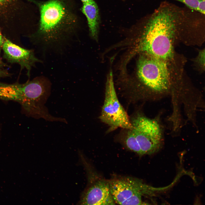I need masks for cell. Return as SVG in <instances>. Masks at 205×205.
<instances>
[{
	"instance_id": "obj_1",
	"label": "cell",
	"mask_w": 205,
	"mask_h": 205,
	"mask_svg": "<svg viewBox=\"0 0 205 205\" xmlns=\"http://www.w3.org/2000/svg\"><path fill=\"white\" fill-rule=\"evenodd\" d=\"M194 18L193 11L185 6L162 1L141 24L133 52L169 61L173 57V43L180 41Z\"/></svg>"
},
{
	"instance_id": "obj_2",
	"label": "cell",
	"mask_w": 205,
	"mask_h": 205,
	"mask_svg": "<svg viewBox=\"0 0 205 205\" xmlns=\"http://www.w3.org/2000/svg\"><path fill=\"white\" fill-rule=\"evenodd\" d=\"M40 20L36 35L44 52H62L77 35L80 18L71 0L38 3Z\"/></svg>"
},
{
	"instance_id": "obj_3",
	"label": "cell",
	"mask_w": 205,
	"mask_h": 205,
	"mask_svg": "<svg viewBox=\"0 0 205 205\" xmlns=\"http://www.w3.org/2000/svg\"><path fill=\"white\" fill-rule=\"evenodd\" d=\"M168 62L144 54L139 57L137 75L147 89L145 97L148 100L155 101L172 97L175 82L171 77Z\"/></svg>"
},
{
	"instance_id": "obj_4",
	"label": "cell",
	"mask_w": 205,
	"mask_h": 205,
	"mask_svg": "<svg viewBox=\"0 0 205 205\" xmlns=\"http://www.w3.org/2000/svg\"><path fill=\"white\" fill-rule=\"evenodd\" d=\"M133 132L143 155L158 151L163 144L164 130L160 116L153 118L139 114L131 120Z\"/></svg>"
},
{
	"instance_id": "obj_5",
	"label": "cell",
	"mask_w": 205,
	"mask_h": 205,
	"mask_svg": "<svg viewBox=\"0 0 205 205\" xmlns=\"http://www.w3.org/2000/svg\"><path fill=\"white\" fill-rule=\"evenodd\" d=\"M110 192L115 204L120 205H145L142 197L152 196L161 189L146 184L132 177H120L109 180Z\"/></svg>"
},
{
	"instance_id": "obj_6",
	"label": "cell",
	"mask_w": 205,
	"mask_h": 205,
	"mask_svg": "<svg viewBox=\"0 0 205 205\" xmlns=\"http://www.w3.org/2000/svg\"><path fill=\"white\" fill-rule=\"evenodd\" d=\"M100 119L109 126V131L119 128L127 130L132 128L131 120L117 97L111 70L107 76L105 98Z\"/></svg>"
},
{
	"instance_id": "obj_7",
	"label": "cell",
	"mask_w": 205,
	"mask_h": 205,
	"mask_svg": "<svg viewBox=\"0 0 205 205\" xmlns=\"http://www.w3.org/2000/svg\"><path fill=\"white\" fill-rule=\"evenodd\" d=\"M84 166L88 174V183L81 194L78 204H115L110 192L108 180L95 178L89 164H86Z\"/></svg>"
},
{
	"instance_id": "obj_8",
	"label": "cell",
	"mask_w": 205,
	"mask_h": 205,
	"mask_svg": "<svg viewBox=\"0 0 205 205\" xmlns=\"http://www.w3.org/2000/svg\"><path fill=\"white\" fill-rule=\"evenodd\" d=\"M2 48L5 58L10 62L18 63L21 68H25L28 76L32 67L35 66L36 63L43 62L35 56L32 50L22 48L5 38Z\"/></svg>"
},
{
	"instance_id": "obj_9",
	"label": "cell",
	"mask_w": 205,
	"mask_h": 205,
	"mask_svg": "<svg viewBox=\"0 0 205 205\" xmlns=\"http://www.w3.org/2000/svg\"><path fill=\"white\" fill-rule=\"evenodd\" d=\"M81 10L87 19L91 36L94 39L97 40L100 18L96 3L94 0L83 3Z\"/></svg>"
},
{
	"instance_id": "obj_10",
	"label": "cell",
	"mask_w": 205,
	"mask_h": 205,
	"mask_svg": "<svg viewBox=\"0 0 205 205\" xmlns=\"http://www.w3.org/2000/svg\"><path fill=\"white\" fill-rule=\"evenodd\" d=\"M128 130L124 140L126 145L129 149L139 156L143 155L133 132L131 129Z\"/></svg>"
},
{
	"instance_id": "obj_11",
	"label": "cell",
	"mask_w": 205,
	"mask_h": 205,
	"mask_svg": "<svg viewBox=\"0 0 205 205\" xmlns=\"http://www.w3.org/2000/svg\"><path fill=\"white\" fill-rule=\"evenodd\" d=\"M181 2L188 8L205 15V0H174Z\"/></svg>"
},
{
	"instance_id": "obj_12",
	"label": "cell",
	"mask_w": 205,
	"mask_h": 205,
	"mask_svg": "<svg viewBox=\"0 0 205 205\" xmlns=\"http://www.w3.org/2000/svg\"><path fill=\"white\" fill-rule=\"evenodd\" d=\"M196 67L198 70L203 72L205 69L204 49L200 50L198 56L194 60Z\"/></svg>"
},
{
	"instance_id": "obj_13",
	"label": "cell",
	"mask_w": 205,
	"mask_h": 205,
	"mask_svg": "<svg viewBox=\"0 0 205 205\" xmlns=\"http://www.w3.org/2000/svg\"><path fill=\"white\" fill-rule=\"evenodd\" d=\"M4 42V38H3L1 34L0 31V52L1 50V48Z\"/></svg>"
},
{
	"instance_id": "obj_14",
	"label": "cell",
	"mask_w": 205,
	"mask_h": 205,
	"mask_svg": "<svg viewBox=\"0 0 205 205\" xmlns=\"http://www.w3.org/2000/svg\"><path fill=\"white\" fill-rule=\"evenodd\" d=\"M7 75V73L5 71L0 68V77Z\"/></svg>"
},
{
	"instance_id": "obj_15",
	"label": "cell",
	"mask_w": 205,
	"mask_h": 205,
	"mask_svg": "<svg viewBox=\"0 0 205 205\" xmlns=\"http://www.w3.org/2000/svg\"><path fill=\"white\" fill-rule=\"evenodd\" d=\"M7 0H0V5L7 1Z\"/></svg>"
},
{
	"instance_id": "obj_16",
	"label": "cell",
	"mask_w": 205,
	"mask_h": 205,
	"mask_svg": "<svg viewBox=\"0 0 205 205\" xmlns=\"http://www.w3.org/2000/svg\"><path fill=\"white\" fill-rule=\"evenodd\" d=\"M82 3L92 1L93 0H80Z\"/></svg>"
},
{
	"instance_id": "obj_17",
	"label": "cell",
	"mask_w": 205,
	"mask_h": 205,
	"mask_svg": "<svg viewBox=\"0 0 205 205\" xmlns=\"http://www.w3.org/2000/svg\"><path fill=\"white\" fill-rule=\"evenodd\" d=\"M2 125H1V124L0 123V138L1 135V134L2 133Z\"/></svg>"
},
{
	"instance_id": "obj_18",
	"label": "cell",
	"mask_w": 205,
	"mask_h": 205,
	"mask_svg": "<svg viewBox=\"0 0 205 205\" xmlns=\"http://www.w3.org/2000/svg\"><path fill=\"white\" fill-rule=\"evenodd\" d=\"M2 63V62L1 60V59L0 58V64H1Z\"/></svg>"
}]
</instances>
